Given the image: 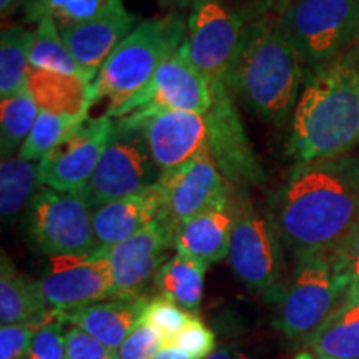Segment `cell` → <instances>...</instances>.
<instances>
[{
  "label": "cell",
  "instance_id": "cell-2",
  "mask_svg": "<svg viewBox=\"0 0 359 359\" xmlns=\"http://www.w3.org/2000/svg\"><path fill=\"white\" fill-rule=\"evenodd\" d=\"M288 155L296 163L338 158L359 143V40L309 67L293 110Z\"/></svg>",
  "mask_w": 359,
  "mask_h": 359
},
{
  "label": "cell",
  "instance_id": "cell-41",
  "mask_svg": "<svg viewBox=\"0 0 359 359\" xmlns=\"http://www.w3.org/2000/svg\"><path fill=\"white\" fill-rule=\"evenodd\" d=\"M25 0H0V13H2V19L12 15L17 8L24 7Z\"/></svg>",
  "mask_w": 359,
  "mask_h": 359
},
{
  "label": "cell",
  "instance_id": "cell-34",
  "mask_svg": "<svg viewBox=\"0 0 359 359\" xmlns=\"http://www.w3.org/2000/svg\"><path fill=\"white\" fill-rule=\"evenodd\" d=\"M167 346L165 338L155 327L140 321L116 349L118 359H154L161 349Z\"/></svg>",
  "mask_w": 359,
  "mask_h": 359
},
{
  "label": "cell",
  "instance_id": "cell-40",
  "mask_svg": "<svg viewBox=\"0 0 359 359\" xmlns=\"http://www.w3.org/2000/svg\"><path fill=\"white\" fill-rule=\"evenodd\" d=\"M154 359H193L187 351H183L182 348L173 346V344H168L161 351L156 354Z\"/></svg>",
  "mask_w": 359,
  "mask_h": 359
},
{
  "label": "cell",
  "instance_id": "cell-7",
  "mask_svg": "<svg viewBox=\"0 0 359 359\" xmlns=\"http://www.w3.org/2000/svg\"><path fill=\"white\" fill-rule=\"evenodd\" d=\"M92 212L80 193L40 188L22 219L30 248L47 258L97 251Z\"/></svg>",
  "mask_w": 359,
  "mask_h": 359
},
{
  "label": "cell",
  "instance_id": "cell-30",
  "mask_svg": "<svg viewBox=\"0 0 359 359\" xmlns=\"http://www.w3.org/2000/svg\"><path fill=\"white\" fill-rule=\"evenodd\" d=\"M40 109L34 100L29 88L22 90L17 95L2 98L0 103V150L2 158L12 156L13 151L20 150L35 122Z\"/></svg>",
  "mask_w": 359,
  "mask_h": 359
},
{
  "label": "cell",
  "instance_id": "cell-37",
  "mask_svg": "<svg viewBox=\"0 0 359 359\" xmlns=\"http://www.w3.org/2000/svg\"><path fill=\"white\" fill-rule=\"evenodd\" d=\"M35 327L27 325H2L0 359H27Z\"/></svg>",
  "mask_w": 359,
  "mask_h": 359
},
{
  "label": "cell",
  "instance_id": "cell-1",
  "mask_svg": "<svg viewBox=\"0 0 359 359\" xmlns=\"http://www.w3.org/2000/svg\"><path fill=\"white\" fill-rule=\"evenodd\" d=\"M268 215L294 257L339 253L359 228V156L296 163Z\"/></svg>",
  "mask_w": 359,
  "mask_h": 359
},
{
  "label": "cell",
  "instance_id": "cell-16",
  "mask_svg": "<svg viewBox=\"0 0 359 359\" xmlns=\"http://www.w3.org/2000/svg\"><path fill=\"white\" fill-rule=\"evenodd\" d=\"M115 120L142 130L161 173L187 163L208 147V122L201 114L160 110L143 116L128 115Z\"/></svg>",
  "mask_w": 359,
  "mask_h": 359
},
{
  "label": "cell",
  "instance_id": "cell-25",
  "mask_svg": "<svg viewBox=\"0 0 359 359\" xmlns=\"http://www.w3.org/2000/svg\"><path fill=\"white\" fill-rule=\"evenodd\" d=\"M210 266L185 253H175L161 264L154 278V285L160 296L196 314L203 298L206 269Z\"/></svg>",
  "mask_w": 359,
  "mask_h": 359
},
{
  "label": "cell",
  "instance_id": "cell-12",
  "mask_svg": "<svg viewBox=\"0 0 359 359\" xmlns=\"http://www.w3.org/2000/svg\"><path fill=\"white\" fill-rule=\"evenodd\" d=\"M37 281L52 311L65 313L115 296V280L105 251L48 258Z\"/></svg>",
  "mask_w": 359,
  "mask_h": 359
},
{
  "label": "cell",
  "instance_id": "cell-27",
  "mask_svg": "<svg viewBox=\"0 0 359 359\" xmlns=\"http://www.w3.org/2000/svg\"><path fill=\"white\" fill-rule=\"evenodd\" d=\"M35 30L22 25H8L0 37V97L17 95L27 88L30 52Z\"/></svg>",
  "mask_w": 359,
  "mask_h": 359
},
{
  "label": "cell",
  "instance_id": "cell-6",
  "mask_svg": "<svg viewBox=\"0 0 359 359\" xmlns=\"http://www.w3.org/2000/svg\"><path fill=\"white\" fill-rule=\"evenodd\" d=\"M276 15L308 67L339 55L359 40V0H288Z\"/></svg>",
  "mask_w": 359,
  "mask_h": 359
},
{
  "label": "cell",
  "instance_id": "cell-15",
  "mask_svg": "<svg viewBox=\"0 0 359 359\" xmlns=\"http://www.w3.org/2000/svg\"><path fill=\"white\" fill-rule=\"evenodd\" d=\"M156 185L163 196L161 219L173 233L187 219L205 212L235 190L219 172L208 147L187 163L161 173Z\"/></svg>",
  "mask_w": 359,
  "mask_h": 359
},
{
  "label": "cell",
  "instance_id": "cell-3",
  "mask_svg": "<svg viewBox=\"0 0 359 359\" xmlns=\"http://www.w3.org/2000/svg\"><path fill=\"white\" fill-rule=\"evenodd\" d=\"M304 64L264 4L245 24L226 83L259 118L280 123L293 114L304 82Z\"/></svg>",
  "mask_w": 359,
  "mask_h": 359
},
{
  "label": "cell",
  "instance_id": "cell-31",
  "mask_svg": "<svg viewBox=\"0 0 359 359\" xmlns=\"http://www.w3.org/2000/svg\"><path fill=\"white\" fill-rule=\"evenodd\" d=\"M85 120H88V111L80 115H55L40 111L29 138L20 147L19 156L29 161H40Z\"/></svg>",
  "mask_w": 359,
  "mask_h": 359
},
{
  "label": "cell",
  "instance_id": "cell-32",
  "mask_svg": "<svg viewBox=\"0 0 359 359\" xmlns=\"http://www.w3.org/2000/svg\"><path fill=\"white\" fill-rule=\"evenodd\" d=\"M191 316L193 313H188L187 309L180 308L178 304L158 294L155 298H148L142 314V321L155 327L163 336L168 346L180 334V331L188 325Z\"/></svg>",
  "mask_w": 359,
  "mask_h": 359
},
{
  "label": "cell",
  "instance_id": "cell-26",
  "mask_svg": "<svg viewBox=\"0 0 359 359\" xmlns=\"http://www.w3.org/2000/svg\"><path fill=\"white\" fill-rule=\"evenodd\" d=\"M40 188L39 163L22 156H7L0 163V213L6 223L15 222Z\"/></svg>",
  "mask_w": 359,
  "mask_h": 359
},
{
  "label": "cell",
  "instance_id": "cell-43",
  "mask_svg": "<svg viewBox=\"0 0 359 359\" xmlns=\"http://www.w3.org/2000/svg\"><path fill=\"white\" fill-rule=\"evenodd\" d=\"M293 359H327V358H323V356H320V354H316V353L309 351V349L303 348L302 351L296 354Z\"/></svg>",
  "mask_w": 359,
  "mask_h": 359
},
{
  "label": "cell",
  "instance_id": "cell-11",
  "mask_svg": "<svg viewBox=\"0 0 359 359\" xmlns=\"http://www.w3.org/2000/svg\"><path fill=\"white\" fill-rule=\"evenodd\" d=\"M243 17L224 0H191L187 43L195 65L210 82H226L245 30Z\"/></svg>",
  "mask_w": 359,
  "mask_h": 359
},
{
  "label": "cell",
  "instance_id": "cell-14",
  "mask_svg": "<svg viewBox=\"0 0 359 359\" xmlns=\"http://www.w3.org/2000/svg\"><path fill=\"white\" fill-rule=\"evenodd\" d=\"M115 120L103 115L88 118L70 132L39 161L43 187L62 193H82L105 151Z\"/></svg>",
  "mask_w": 359,
  "mask_h": 359
},
{
  "label": "cell",
  "instance_id": "cell-18",
  "mask_svg": "<svg viewBox=\"0 0 359 359\" xmlns=\"http://www.w3.org/2000/svg\"><path fill=\"white\" fill-rule=\"evenodd\" d=\"M161 215H163V196L156 183L138 195L98 206L92 212L97 248L107 250L122 243L145 230L151 223L158 222Z\"/></svg>",
  "mask_w": 359,
  "mask_h": 359
},
{
  "label": "cell",
  "instance_id": "cell-17",
  "mask_svg": "<svg viewBox=\"0 0 359 359\" xmlns=\"http://www.w3.org/2000/svg\"><path fill=\"white\" fill-rule=\"evenodd\" d=\"M173 235L172 228L158 219L122 243L103 250L114 271L115 296H142L143 288L168 259Z\"/></svg>",
  "mask_w": 359,
  "mask_h": 359
},
{
  "label": "cell",
  "instance_id": "cell-39",
  "mask_svg": "<svg viewBox=\"0 0 359 359\" xmlns=\"http://www.w3.org/2000/svg\"><path fill=\"white\" fill-rule=\"evenodd\" d=\"M206 359H250V358L246 356L245 353H241L240 349L224 346V348L215 349V351Z\"/></svg>",
  "mask_w": 359,
  "mask_h": 359
},
{
  "label": "cell",
  "instance_id": "cell-23",
  "mask_svg": "<svg viewBox=\"0 0 359 359\" xmlns=\"http://www.w3.org/2000/svg\"><path fill=\"white\" fill-rule=\"evenodd\" d=\"M27 88L40 111L55 115H80L90 111V82L72 75L30 67Z\"/></svg>",
  "mask_w": 359,
  "mask_h": 359
},
{
  "label": "cell",
  "instance_id": "cell-20",
  "mask_svg": "<svg viewBox=\"0 0 359 359\" xmlns=\"http://www.w3.org/2000/svg\"><path fill=\"white\" fill-rule=\"evenodd\" d=\"M137 25V15L123 8L100 19L58 30L79 65L95 80L103 62Z\"/></svg>",
  "mask_w": 359,
  "mask_h": 359
},
{
  "label": "cell",
  "instance_id": "cell-8",
  "mask_svg": "<svg viewBox=\"0 0 359 359\" xmlns=\"http://www.w3.org/2000/svg\"><path fill=\"white\" fill-rule=\"evenodd\" d=\"M235 223L230 243V266L246 288L269 294L280 288L283 269L281 238L269 215L258 212L246 190L233 193Z\"/></svg>",
  "mask_w": 359,
  "mask_h": 359
},
{
  "label": "cell",
  "instance_id": "cell-22",
  "mask_svg": "<svg viewBox=\"0 0 359 359\" xmlns=\"http://www.w3.org/2000/svg\"><path fill=\"white\" fill-rule=\"evenodd\" d=\"M45 303L37 281L22 275L2 253L0 263V323L37 327L55 314Z\"/></svg>",
  "mask_w": 359,
  "mask_h": 359
},
{
  "label": "cell",
  "instance_id": "cell-24",
  "mask_svg": "<svg viewBox=\"0 0 359 359\" xmlns=\"http://www.w3.org/2000/svg\"><path fill=\"white\" fill-rule=\"evenodd\" d=\"M303 344L304 349L327 359H359V296L348 294Z\"/></svg>",
  "mask_w": 359,
  "mask_h": 359
},
{
  "label": "cell",
  "instance_id": "cell-36",
  "mask_svg": "<svg viewBox=\"0 0 359 359\" xmlns=\"http://www.w3.org/2000/svg\"><path fill=\"white\" fill-rule=\"evenodd\" d=\"M65 359H118V354L80 327L70 326L67 330Z\"/></svg>",
  "mask_w": 359,
  "mask_h": 359
},
{
  "label": "cell",
  "instance_id": "cell-29",
  "mask_svg": "<svg viewBox=\"0 0 359 359\" xmlns=\"http://www.w3.org/2000/svg\"><path fill=\"white\" fill-rule=\"evenodd\" d=\"M30 67L80 77L90 83L93 82V79L79 65V62L70 53L52 17H43L42 20L37 22L32 52H30Z\"/></svg>",
  "mask_w": 359,
  "mask_h": 359
},
{
  "label": "cell",
  "instance_id": "cell-28",
  "mask_svg": "<svg viewBox=\"0 0 359 359\" xmlns=\"http://www.w3.org/2000/svg\"><path fill=\"white\" fill-rule=\"evenodd\" d=\"M24 13L27 22L52 17L58 29L80 25L123 11V0H25Z\"/></svg>",
  "mask_w": 359,
  "mask_h": 359
},
{
  "label": "cell",
  "instance_id": "cell-38",
  "mask_svg": "<svg viewBox=\"0 0 359 359\" xmlns=\"http://www.w3.org/2000/svg\"><path fill=\"white\" fill-rule=\"evenodd\" d=\"M344 269L349 278L348 294L359 296V228L353 233L344 248L339 251Z\"/></svg>",
  "mask_w": 359,
  "mask_h": 359
},
{
  "label": "cell",
  "instance_id": "cell-10",
  "mask_svg": "<svg viewBox=\"0 0 359 359\" xmlns=\"http://www.w3.org/2000/svg\"><path fill=\"white\" fill-rule=\"evenodd\" d=\"M213 103V83L195 65L187 39L158 67L142 92L116 111L115 118L143 116L160 110L193 111L206 115Z\"/></svg>",
  "mask_w": 359,
  "mask_h": 359
},
{
  "label": "cell",
  "instance_id": "cell-5",
  "mask_svg": "<svg viewBox=\"0 0 359 359\" xmlns=\"http://www.w3.org/2000/svg\"><path fill=\"white\" fill-rule=\"evenodd\" d=\"M348 291L349 278L339 253L296 257L281 290L275 327L290 339H306L341 306Z\"/></svg>",
  "mask_w": 359,
  "mask_h": 359
},
{
  "label": "cell",
  "instance_id": "cell-4",
  "mask_svg": "<svg viewBox=\"0 0 359 359\" xmlns=\"http://www.w3.org/2000/svg\"><path fill=\"white\" fill-rule=\"evenodd\" d=\"M187 39V15L170 12L138 25L115 47L90 83V103L107 98L105 115L114 118L130 98L142 92L158 67Z\"/></svg>",
  "mask_w": 359,
  "mask_h": 359
},
{
  "label": "cell",
  "instance_id": "cell-44",
  "mask_svg": "<svg viewBox=\"0 0 359 359\" xmlns=\"http://www.w3.org/2000/svg\"><path fill=\"white\" fill-rule=\"evenodd\" d=\"M266 4L269 6V8H271L273 12L275 13H280L283 11V7L288 4V0H266Z\"/></svg>",
  "mask_w": 359,
  "mask_h": 359
},
{
  "label": "cell",
  "instance_id": "cell-13",
  "mask_svg": "<svg viewBox=\"0 0 359 359\" xmlns=\"http://www.w3.org/2000/svg\"><path fill=\"white\" fill-rule=\"evenodd\" d=\"M205 116L208 122V150L226 182L236 190L262 185V163L255 155L226 82H213V103Z\"/></svg>",
  "mask_w": 359,
  "mask_h": 359
},
{
  "label": "cell",
  "instance_id": "cell-35",
  "mask_svg": "<svg viewBox=\"0 0 359 359\" xmlns=\"http://www.w3.org/2000/svg\"><path fill=\"white\" fill-rule=\"evenodd\" d=\"M172 344L182 348L193 359H206L217 349L215 333L196 314H193L191 320L180 331V334L175 338Z\"/></svg>",
  "mask_w": 359,
  "mask_h": 359
},
{
  "label": "cell",
  "instance_id": "cell-19",
  "mask_svg": "<svg viewBox=\"0 0 359 359\" xmlns=\"http://www.w3.org/2000/svg\"><path fill=\"white\" fill-rule=\"evenodd\" d=\"M233 193L235 190L226 198L180 224L173 235V250L177 253H185L208 266L228 258L235 223Z\"/></svg>",
  "mask_w": 359,
  "mask_h": 359
},
{
  "label": "cell",
  "instance_id": "cell-33",
  "mask_svg": "<svg viewBox=\"0 0 359 359\" xmlns=\"http://www.w3.org/2000/svg\"><path fill=\"white\" fill-rule=\"evenodd\" d=\"M64 325L60 314L55 313L50 320L35 327L27 359H65L67 330Z\"/></svg>",
  "mask_w": 359,
  "mask_h": 359
},
{
  "label": "cell",
  "instance_id": "cell-42",
  "mask_svg": "<svg viewBox=\"0 0 359 359\" xmlns=\"http://www.w3.org/2000/svg\"><path fill=\"white\" fill-rule=\"evenodd\" d=\"M160 2L163 4V6H173L177 11L183 12V11H187L188 6H190L191 0H160Z\"/></svg>",
  "mask_w": 359,
  "mask_h": 359
},
{
  "label": "cell",
  "instance_id": "cell-9",
  "mask_svg": "<svg viewBox=\"0 0 359 359\" xmlns=\"http://www.w3.org/2000/svg\"><path fill=\"white\" fill-rule=\"evenodd\" d=\"M161 177L143 132L115 120L100 163L80 195L92 210L110 201L138 195L154 187Z\"/></svg>",
  "mask_w": 359,
  "mask_h": 359
},
{
  "label": "cell",
  "instance_id": "cell-21",
  "mask_svg": "<svg viewBox=\"0 0 359 359\" xmlns=\"http://www.w3.org/2000/svg\"><path fill=\"white\" fill-rule=\"evenodd\" d=\"M147 296H115L72 311L58 313L69 325L80 327L116 351L142 321Z\"/></svg>",
  "mask_w": 359,
  "mask_h": 359
}]
</instances>
